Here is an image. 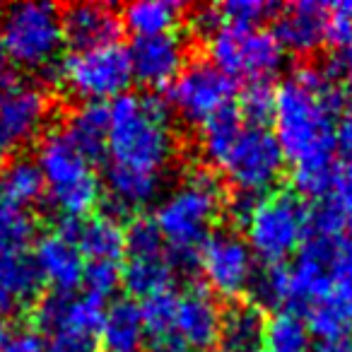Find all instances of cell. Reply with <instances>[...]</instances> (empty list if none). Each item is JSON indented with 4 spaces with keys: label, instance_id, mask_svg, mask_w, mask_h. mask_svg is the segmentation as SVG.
<instances>
[{
    "label": "cell",
    "instance_id": "1",
    "mask_svg": "<svg viewBox=\"0 0 352 352\" xmlns=\"http://www.w3.org/2000/svg\"><path fill=\"white\" fill-rule=\"evenodd\" d=\"M342 111L338 78L323 65H299L275 89L273 135L302 196L326 198L336 186V133Z\"/></svg>",
    "mask_w": 352,
    "mask_h": 352
},
{
    "label": "cell",
    "instance_id": "2",
    "mask_svg": "<svg viewBox=\"0 0 352 352\" xmlns=\"http://www.w3.org/2000/svg\"><path fill=\"white\" fill-rule=\"evenodd\" d=\"M104 188L121 212H138L162 198L176 160V131L164 99L128 92L107 107Z\"/></svg>",
    "mask_w": 352,
    "mask_h": 352
},
{
    "label": "cell",
    "instance_id": "3",
    "mask_svg": "<svg viewBox=\"0 0 352 352\" xmlns=\"http://www.w3.org/2000/svg\"><path fill=\"white\" fill-rule=\"evenodd\" d=\"M201 152L239 198L273 193L287 166L273 131L244 123L236 104L201 128Z\"/></svg>",
    "mask_w": 352,
    "mask_h": 352
},
{
    "label": "cell",
    "instance_id": "4",
    "mask_svg": "<svg viewBox=\"0 0 352 352\" xmlns=\"http://www.w3.org/2000/svg\"><path fill=\"white\" fill-rule=\"evenodd\" d=\"M225 186L210 169H188L157 201L155 222L176 263L196 261L201 246L215 232L217 220L225 210Z\"/></svg>",
    "mask_w": 352,
    "mask_h": 352
},
{
    "label": "cell",
    "instance_id": "5",
    "mask_svg": "<svg viewBox=\"0 0 352 352\" xmlns=\"http://www.w3.org/2000/svg\"><path fill=\"white\" fill-rule=\"evenodd\" d=\"M44 179V198L60 220H85L102 198V174L60 128L41 135L34 157Z\"/></svg>",
    "mask_w": 352,
    "mask_h": 352
},
{
    "label": "cell",
    "instance_id": "6",
    "mask_svg": "<svg viewBox=\"0 0 352 352\" xmlns=\"http://www.w3.org/2000/svg\"><path fill=\"white\" fill-rule=\"evenodd\" d=\"M236 220L244 227L251 254L265 265H285L309 239V208L297 193L273 191L261 198H241Z\"/></svg>",
    "mask_w": 352,
    "mask_h": 352
},
{
    "label": "cell",
    "instance_id": "7",
    "mask_svg": "<svg viewBox=\"0 0 352 352\" xmlns=\"http://www.w3.org/2000/svg\"><path fill=\"white\" fill-rule=\"evenodd\" d=\"M0 34L8 60L22 70H54L60 60L65 36L60 10L54 3L22 0L0 15Z\"/></svg>",
    "mask_w": 352,
    "mask_h": 352
},
{
    "label": "cell",
    "instance_id": "8",
    "mask_svg": "<svg viewBox=\"0 0 352 352\" xmlns=\"http://www.w3.org/2000/svg\"><path fill=\"white\" fill-rule=\"evenodd\" d=\"M56 82L70 99L80 104L116 102L128 94L133 82L128 49L121 44L97 46V49L70 51L54 68Z\"/></svg>",
    "mask_w": 352,
    "mask_h": 352
},
{
    "label": "cell",
    "instance_id": "9",
    "mask_svg": "<svg viewBox=\"0 0 352 352\" xmlns=\"http://www.w3.org/2000/svg\"><path fill=\"white\" fill-rule=\"evenodd\" d=\"M208 60L232 82H268L283 70L285 51L273 32L263 27H236L222 22L206 36Z\"/></svg>",
    "mask_w": 352,
    "mask_h": 352
},
{
    "label": "cell",
    "instance_id": "10",
    "mask_svg": "<svg viewBox=\"0 0 352 352\" xmlns=\"http://www.w3.org/2000/svg\"><path fill=\"white\" fill-rule=\"evenodd\" d=\"M54 104L39 82L25 75H0V166L44 135Z\"/></svg>",
    "mask_w": 352,
    "mask_h": 352
},
{
    "label": "cell",
    "instance_id": "11",
    "mask_svg": "<svg viewBox=\"0 0 352 352\" xmlns=\"http://www.w3.org/2000/svg\"><path fill=\"white\" fill-rule=\"evenodd\" d=\"M126 263L121 265V285L135 299H150L171 292L176 280V261L157 232L152 217H138L126 230Z\"/></svg>",
    "mask_w": 352,
    "mask_h": 352
},
{
    "label": "cell",
    "instance_id": "12",
    "mask_svg": "<svg viewBox=\"0 0 352 352\" xmlns=\"http://www.w3.org/2000/svg\"><path fill=\"white\" fill-rule=\"evenodd\" d=\"M234 82L210 60H188L179 78L166 87L164 104L188 126L203 128L208 121L234 107Z\"/></svg>",
    "mask_w": 352,
    "mask_h": 352
},
{
    "label": "cell",
    "instance_id": "13",
    "mask_svg": "<svg viewBox=\"0 0 352 352\" xmlns=\"http://www.w3.org/2000/svg\"><path fill=\"white\" fill-rule=\"evenodd\" d=\"M196 263L212 294L236 299L251 292L256 280V256L246 239L234 230H217L206 239L196 256Z\"/></svg>",
    "mask_w": 352,
    "mask_h": 352
},
{
    "label": "cell",
    "instance_id": "14",
    "mask_svg": "<svg viewBox=\"0 0 352 352\" xmlns=\"http://www.w3.org/2000/svg\"><path fill=\"white\" fill-rule=\"evenodd\" d=\"M80 222V220H78ZM75 220H60L54 230L34 236L30 258L39 283L56 294H70L82 285L85 258L75 241Z\"/></svg>",
    "mask_w": 352,
    "mask_h": 352
},
{
    "label": "cell",
    "instance_id": "15",
    "mask_svg": "<svg viewBox=\"0 0 352 352\" xmlns=\"http://www.w3.org/2000/svg\"><path fill=\"white\" fill-rule=\"evenodd\" d=\"M222 309L215 294L203 285L176 292L174 347L176 352H208L217 342Z\"/></svg>",
    "mask_w": 352,
    "mask_h": 352
},
{
    "label": "cell",
    "instance_id": "16",
    "mask_svg": "<svg viewBox=\"0 0 352 352\" xmlns=\"http://www.w3.org/2000/svg\"><path fill=\"white\" fill-rule=\"evenodd\" d=\"M133 80L142 87H169L188 65V44L182 34H160L135 39L128 49Z\"/></svg>",
    "mask_w": 352,
    "mask_h": 352
},
{
    "label": "cell",
    "instance_id": "17",
    "mask_svg": "<svg viewBox=\"0 0 352 352\" xmlns=\"http://www.w3.org/2000/svg\"><path fill=\"white\" fill-rule=\"evenodd\" d=\"M275 39L285 54L311 56L326 46L328 6L316 0H299L275 12Z\"/></svg>",
    "mask_w": 352,
    "mask_h": 352
},
{
    "label": "cell",
    "instance_id": "18",
    "mask_svg": "<svg viewBox=\"0 0 352 352\" xmlns=\"http://www.w3.org/2000/svg\"><path fill=\"white\" fill-rule=\"evenodd\" d=\"M60 20L65 44L73 46V51L118 44L121 15L107 3H75L60 12Z\"/></svg>",
    "mask_w": 352,
    "mask_h": 352
},
{
    "label": "cell",
    "instance_id": "19",
    "mask_svg": "<svg viewBox=\"0 0 352 352\" xmlns=\"http://www.w3.org/2000/svg\"><path fill=\"white\" fill-rule=\"evenodd\" d=\"M75 241L85 263H121L126 254V230L107 212L80 220L75 225Z\"/></svg>",
    "mask_w": 352,
    "mask_h": 352
},
{
    "label": "cell",
    "instance_id": "20",
    "mask_svg": "<svg viewBox=\"0 0 352 352\" xmlns=\"http://www.w3.org/2000/svg\"><path fill=\"white\" fill-rule=\"evenodd\" d=\"M140 307L135 302H113L104 309L102 328H99V347L107 352H140L145 342Z\"/></svg>",
    "mask_w": 352,
    "mask_h": 352
},
{
    "label": "cell",
    "instance_id": "21",
    "mask_svg": "<svg viewBox=\"0 0 352 352\" xmlns=\"http://www.w3.org/2000/svg\"><path fill=\"white\" fill-rule=\"evenodd\" d=\"M265 333V318L256 304H232L222 311L217 345L222 352H261Z\"/></svg>",
    "mask_w": 352,
    "mask_h": 352
},
{
    "label": "cell",
    "instance_id": "22",
    "mask_svg": "<svg viewBox=\"0 0 352 352\" xmlns=\"http://www.w3.org/2000/svg\"><path fill=\"white\" fill-rule=\"evenodd\" d=\"M186 8L174 0H140L128 3L121 12V27H126L135 39L171 34L184 22Z\"/></svg>",
    "mask_w": 352,
    "mask_h": 352
},
{
    "label": "cell",
    "instance_id": "23",
    "mask_svg": "<svg viewBox=\"0 0 352 352\" xmlns=\"http://www.w3.org/2000/svg\"><path fill=\"white\" fill-rule=\"evenodd\" d=\"M60 131L80 147L87 157L99 162L107 150V131H109V113L102 104H80L78 109L65 116Z\"/></svg>",
    "mask_w": 352,
    "mask_h": 352
},
{
    "label": "cell",
    "instance_id": "24",
    "mask_svg": "<svg viewBox=\"0 0 352 352\" xmlns=\"http://www.w3.org/2000/svg\"><path fill=\"white\" fill-rule=\"evenodd\" d=\"M0 193L22 210L36 206L44 198V179L36 162L30 157H15L0 166Z\"/></svg>",
    "mask_w": 352,
    "mask_h": 352
},
{
    "label": "cell",
    "instance_id": "25",
    "mask_svg": "<svg viewBox=\"0 0 352 352\" xmlns=\"http://www.w3.org/2000/svg\"><path fill=\"white\" fill-rule=\"evenodd\" d=\"M263 345L268 352H311V333L297 309H283L265 318Z\"/></svg>",
    "mask_w": 352,
    "mask_h": 352
},
{
    "label": "cell",
    "instance_id": "26",
    "mask_svg": "<svg viewBox=\"0 0 352 352\" xmlns=\"http://www.w3.org/2000/svg\"><path fill=\"white\" fill-rule=\"evenodd\" d=\"M318 236L323 239V249H326V268H328L331 294L345 299L352 307V232L318 234Z\"/></svg>",
    "mask_w": 352,
    "mask_h": 352
},
{
    "label": "cell",
    "instance_id": "27",
    "mask_svg": "<svg viewBox=\"0 0 352 352\" xmlns=\"http://www.w3.org/2000/svg\"><path fill=\"white\" fill-rule=\"evenodd\" d=\"M256 307H268L275 311L292 307V283H289V265H265L256 273L251 285Z\"/></svg>",
    "mask_w": 352,
    "mask_h": 352
},
{
    "label": "cell",
    "instance_id": "28",
    "mask_svg": "<svg viewBox=\"0 0 352 352\" xmlns=\"http://www.w3.org/2000/svg\"><path fill=\"white\" fill-rule=\"evenodd\" d=\"M273 107H275V89L268 82H254V85H246V89L241 92L236 111H239L244 123L268 126V121L273 118Z\"/></svg>",
    "mask_w": 352,
    "mask_h": 352
},
{
    "label": "cell",
    "instance_id": "29",
    "mask_svg": "<svg viewBox=\"0 0 352 352\" xmlns=\"http://www.w3.org/2000/svg\"><path fill=\"white\" fill-rule=\"evenodd\" d=\"M220 20L225 25H236V27H263L265 20L275 17L278 6L265 3V0H230L217 6Z\"/></svg>",
    "mask_w": 352,
    "mask_h": 352
},
{
    "label": "cell",
    "instance_id": "30",
    "mask_svg": "<svg viewBox=\"0 0 352 352\" xmlns=\"http://www.w3.org/2000/svg\"><path fill=\"white\" fill-rule=\"evenodd\" d=\"M44 352H99V333L87 328H54L41 333Z\"/></svg>",
    "mask_w": 352,
    "mask_h": 352
},
{
    "label": "cell",
    "instance_id": "31",
    "mask_svg": "<svg viewBox=\"0 0 352 352\" xmlns=\"http://www.w3.org/2000/svg\"><path fill=\"white\" fill-rule=\"evenodd\" d=\"M85 294L99 299H109L121 287V263H85Z\"/></svg>",
    "mask_w": 352,
    "mask_h": 352
},
{
    "label": "cell",
    "instance_id": "32",
    "mask_svg": "<svg viewBox=\"0 0 352 352\" xmlns=\"http://www.w3.org/2000/svg\"><path fill=\"white\" fill-rule=\"evenodd\" d=\"M352 39V0H340L328 6L326 46H342Z\"/></svg>",
    "mask_w": 352,
    "mask_h": 352
},
{
    "label": "cell",
    "instance_id": "33",
    "mask_svg": "<svg viewBox=\"0 0 352 352\" xmlns=\"http://www.w3.org/2000/svg\"><path fill=\"white\" fill-rule=\"evenodd\" d=\"M336 147L352 169V104L342 107L340 118H338V133H336Z\"/></svg>",
    "mask_w": 352,
    "mask_h": 352
},
{
    "label": "cell",
    "instance_id": "34",
    "mask_svg": "<svg viewBox=\"0 0 352 352\" xmlns=\"http://www.w3.org/2000/svg\"><path fill=\"white\" fill-rule=\"evenodd\" d=\"M0 352H44V340L36 331L25 328L20 333H10L6 347Z\"/></svg>",
    "mask_w": 352,
    "mask_h": 352
},
{
    "label": "cell",
    "instance_id": "35",
    "mask_svg": "<svg viewBox=\"0 0 352 352\" xmlns=\"http://www.w3.org/2000/svg\"><path fill=\"white\" fill-rule=\"evenodd\" d=\"M336 70H338L336 78H340L345 89L352 94V39L340 49V58H338V63H336Z\"/></svg>",
    "mask_w": 352,
    "mask_h": 352
},
{
    "label": "cell",
    "instance_id": "36",
    "mask_svg": "<svg viewBox=\"0 0 352 352\" xmlns=\"http://www.w3.org/2000/svg\"><path fill=\"white\" fill-rule=\"evenodd\" d=\"M316 352H352V338H342V340L323 342Z\"/></svg>",
    "mask_w": 352,
    "mask_h": 352
},
{
    "label": "cell",
    "instance_id": "37",
    "mask_svg": "<svg viewBox=\"0 0 352 352\" xmlns=\"http://www.w3.org/2000/svg\"><path fill=\"white\" fill-rule=\"evenodd\" d=\"M8 338H10V328H8V321L3 316H0V350L6 347Z\"/></svg>",
    "mask_w": 352,
    "mask_h": 352
},
{
    "label": "cell",
    "instance_id": "38",
    "mask_svg": "<svg viewBox=\"0 0 352 352\" xmlns=\"http://www.w3.org/2000/svg\"><path fill=\"white\" fill-rule=\"evenodd\" d=\"M6 63H8V56H6V46H3V34H0V75L6 70Z\"/></svg>",
    "mask_w": 352,
    "mask_h": 352
}]
</instances>
